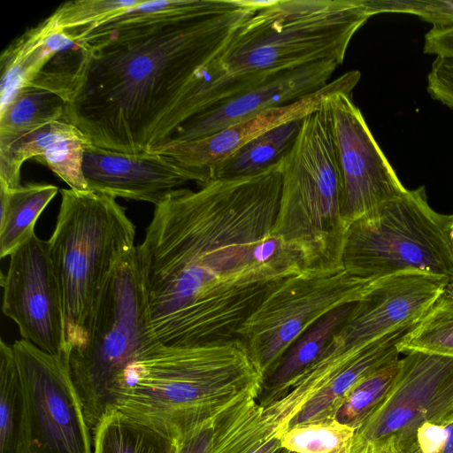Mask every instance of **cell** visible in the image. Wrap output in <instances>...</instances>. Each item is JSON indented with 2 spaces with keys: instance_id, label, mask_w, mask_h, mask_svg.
I'll return each instance as SVG.
<instances>
[{
  "instance_id": "cell-25",
  "label": "cell",
  "mask_w": 453,
  "mask_h": 453,
  "mask_svg": "<svg viewBox=\"0 0 453 453\" xmlns=\"http://www.w3.org/2000/svg\"><path fill=\"white\" fill-rule=\"evenodd\" d=\"M93 453H176L175 439L109 410L92 431Z\"/></svg>"
},
{
  "instance_id": "cell-32",
  "label": "cell",
  "mask_w": 453,
  "mask_h": 453,
  "mask_svg": "<svg viewBox=\"0 0 453 453\" xmlns=\"http://www.w3.org/2000/svg\"><path fill=\"white\" fill-rule=\"evenodd\" d=\"M414 453H453V420L421 426L416 434Z\"/></svg>"
},
{
  "instance_id": "cell-24",
  "label": "cell",
  "mask_w": 453,
  "mask_h": 453,
  "mask_svg": "<svg viewBox=\"0 0 453 453\" xmlns=\"http://www.w3.org/2000/svg\"><path fill=\"white\" fill-rule=\"evenodd\" d=\"M66 100L52 89L29 83L0 108V136H16L64 119Z\"/></svg>"
},
{
  "instance_id": "cell-20",
  "label": "cell",
  "mask_w": 453,
  "mask_h": 453,
  "mask_svg": "<svg viewBox=\"0 0 453 453\" xmlns=\"http://www.w3.org/2000/svg\"><path fill=\"white\" fill-rule=\"evenodd\" d=\"M76 42L47 17L12 41L0 58V108L29 84L58 55Z\"/></svg>"
},
{
  "instance_id": "cell-16",
  "label": "cell",
  "mask_w": 453,
  "mask_h": 453,
  "mask_svg": "<svg viewBox=\"0 0 453 453\" xmlns=\"http://www.w3.org/2000/svg\"><path fill=\"white\" fill-rule=\"evenodd\" d=\"M361 74L349 71L319 91L291 104L272 108L200 139L168 143L151 153L169 156L199 173L205 183L212 180L214 168L241 147L281 124L303 119L321 108L325 98L338 91L351 93Z\"/></svg>"
},
{
  "instance_id": "cell-37",
  "label": "cell",
  "mask_w": 453,
  "mask_h": 453,
  "mask_svg": "<svg viewBox=\"0 0 453 453\" xmlns=\"http://www.w3.org/2000/svg\"><path fill=\"white\" fill-rule=\"evenodd\" d=\"M363 453H376L372 449H365Z\"/></svg>"
},
{
  "instance_id": "cell-6",
  "label": "cell",
  "mask_w": 453,
  "mask_h": 453,
  "mask_svg": "<svg viewBox=\"0 0 453 453\" xmlns=\"http://www.w3.org/2000/svg\"><path fill=\"white\" fill-rule=\"evenodd\" d=\"M60 193L48 243L71 351L83 344L94 307L111 272L136 246L135 226L113 197L73 188Z\"/></svg>"
},
{
  "instance_id": "cell-15",
  "label": "cell",
  "mask_w": 453,
  "mask_h": 453,
  "mask_svg": "<svg viewBox=\"0 0 453 453\" xmlns=\"http://www.w3.org/2000/svg\"><path fill=\"white\" fill-rule=\"evenodd\" d=\"M83 174L92 192L155 206L188 181L205 184L199 173L172 157L125 153L90 142L85 146Z\"/></svg>"
},
{
  "instance_id": "cell-27",
  "label": "cell",
  "mask_w": 453,
  "mask_h": 453,
  "mask_svg": "<svg viewBox=\"0 0 453 453\" xmlns=\"http://www.w3.org/2000/svg\"><path fill=\"white\" fill-rule=\"evenodd\" d=\"M355 430L335 418L302 424L280 437V446L292 453H350Z\"/></svg>"
},
{
  "instance_id": "cell-12",
  "label": "cell",
  "mask_w": 453,
  "mask_h": 453,
  "mask_svg": "<svg viewBox=\"0 0 453 453\" xmlns=\"http://www.w3.org/2000/svg\"><path fill=\"white\" fill-rule=\"evenodd\" d=\"M449 282L443 277L415 272L376 280L311 365L327 374L338 372L367 344L418 323Z\"/></svg>"
},
{
  "instance_id": "cell-35",
  "label": "cell",
  "mask_w": 453,
  "mask_h": 453,
  "mask_svg": "<svg viewBox=\"0 0 453 453\" xmlns=\"http://www.w3.org/2000/svg\"><path fill=\"white\" fill-rule=\"evenodd\" d=\"M424 52L453 59V26L429 30L424 39Z\"/></svg>"
},
{
  "instance_id": "cell-38",
  "label": "cell",
  "mask_w": 453,
  "mask_h": 453,
  "mask_svg": "<svg viewBox=\"0 0 453 453\" xmlns=\"http://www.w3.org/2000/svg\"><path fill=\"white\" fill-rule=\"evenodd\" d=\"M451 236H452V242H453V223H452V227H451Z\"/></svg>"
},
{
  "instance_id": "cell-28",
  "label": "cell",
  "mask_w": 453,
  "mask_h": 453,
  "mask_svg": "<svg viewBox=\"0 0 453 453\" xmlns=\"http://www.w3.org/2000/svg\"><path fill=\"white\" fill-rule=\"evenodd\" d=\"M21 390L12 346L0 342V453H17Z\"/></svg>"
},
{
  "instance_id": "cell-33",
  "label": "cell",
  "mask_w": 453,
  "mask_h": 453,
  "mask_svg": "<svg viewBox=\"0 0 453 453\" xmlns=\"http://www.w3.org/2000/svg\"><path fill=\"white\" fill-rule=\"evenodd\" d=\"M219 418L196 424L177 436L176 453H211Z\"/></svg>"
},
{
  "instance_id": "cell-22",
  "label": "cell",
  "mask_w": 453,
  "mask_h": 453,
  "mask_svg": "<svg viewBox=\"0 0 453 453\" xmlns=\"http://www.w3.org/2000/svg\"><path fill=\"white\" fill-rule=\"evenodd\" d=\"M356 303L329 311L291 343L274 368L265 377L263 389H266L265 395L290 382L320 356L334 334L349 319Z\"/></svg>"
},
{
  "instance_id": "cell-3",
  "label": "cell",
  "mask_w": 453,
  "mask_h": 453,
  "mask_svg": "<svg viewBox=\"0 0 453 453\" xmlns=\"http://www.w3.org/2000/svg\"><path fill=\"white\" fill-rule=\"evenodd\" d=\"M370 17L364 0L263 2L197 73L185 121L283 72L323 60L341 65Z\"/></svg>"
},
{
  "instance_id": "cell-18",
  "label": "cell",
  "mask_w": 453,
  "mask_h": 453,
  "mask_svg": "<svg viewBox=\"0 0 453 453\" xmlns=\"http://www.w3.org/2000/svg\"><path fill=\"white\" fill-rule=\"evenodd\" d=\"M88 140L70 122L61 119L16 136H0V185L21 186V166L34 159L47 166L70 188L90 191L83 174Z\"/></svg>"
},
{
  "instance_id": "cell-4",
  "label": "cell",
  "mask_w": 453,
  "mask_h": 453,
  "mask_svg": "<svg viewBox=\"0 0 453 453\" xmlns=\"http://www.w3.org/2000/svg\"><path fill=\"white\" fill-rule=\"evenodd\" d=\"M265 375L239 340L191 347L157 344L110 390L109 410L169 438L258 398Z\"/></svg>"
},
{
  "instance_id": "cell-9",
  "label": "cell",
  "mask_w": 453,
  "mask_h": 453,
  "mask_svg": "<svg viewBox=\"0 0 453 453\" xmlns=\"http://www.w3.org/2000/svg\"><path fill=\"white\" fill-rule=\"evenodd\" d=\"M405 354L388 394L355 430L350 453H414L421 426L453 420V357Z\"/></svg>"
},
{
  "instance_id": "cell-10",
  "label": "cell",
  "mask_w": 453,
  "mask_h": 453,
  "mask_svg": "<svg viewBox=\"0 0 453 453\" xmlns=\"http://www.w3.org/2000/svg\"><path fill=\"white\" fill-rule=\"evenodd\" d=\"M12 346L21 390L17 453H93L92 431L68 359L24 339Z\"/></svg>"
},
{
  "instance_id": "cell-5",
  "label": "cell",
  "mask_w": 453,
  "mask_h": 453,
  "mask_svg": "<svg viewBox=\"0 0 453 453\" xmlns=\"http://www.w3.org/2000/svg\"><path fill=\"white\" fill-rule=\"evenodd\" d=\"M281 173L274 236L301 254L307 270L343 267L349 227L342 215L341 174L323 105L303 118L294 146L281 161Z\"/></svg>"
},
{
  "instance_id": "cell-30",
  "label": "cell",
  "mask_w": 453,
  "mask_h": 453,
  "mask_svg": "<svg viewBox=\"0 0 453 453\" xmlns=\"http://www.w3.org/2000/svg\"><path fill=\"white\" fill-rule=\"evenodd\" d=\"M142 0H77L63 3L49 16L55 26L72 35L94 28Z\"/></svg>"
},
{
  "instance_id": "cell-23",
  "label": "cell",
  "mask_w": 453,
  "mask_h": 453,
  "mask_svg": "<svg viewBox=\"0 0 453 453\" xmlns=\"http://www.w3.org/2000/svg\"><path fill=\"white\" fill-rule=\"evenodd\" d=\"M303 119L290 120L254 138L220 162L212 180L254 175L279 163L294 146Z\"/></svg>"
},
{
  "instance_id": "cell-26",
  "label": "cell",
  "mask_w": 453,
  "mask_h": 453,
  "mask_svg": "<svg viewBox=\"0 0 453 453\" xmlns=\"http://www.w3.org/2000/svg\"><path fill=\"white\" fill-rule=\"evenodd\" d=\"M399 350H422L453 357V281L449 282Z\"/></svg>"
},
{
  "instance_id": "cell-36",
  "label": "cell",
  "mask_w": 453,
  "mask_h": 453,
  "mask_svg": "<svg viewBox=\"0 0 453 453\" xmlns=\"http://www.w3.org/2000/svg\"><path fill=\"white\" fill-rule=\"evenodd\" d=\"M280 449H281L280 441L275 439L264 443L251 453H275Z\"/></svg>"
},
{
  "instance_id": "cell-31",
  "label": "cell",
  "mask_w": 453,
  "mask_h": 453,
  "mask_svg": "<svg viewBox=\"0 0 453 453\" xmlns=\"http://www.w3.org/2000/svg\"><path fill=\"white\" fill-rule=\"evenodd\" d=\"M372 16L407 13L433 24V27L453 26V1L448 0H364Z\"/></svg>"
},
{
  "instance_id": "cell-13",
  "label": "cell",
  "mask_w": 453,
  "mask_h": 453,
  "mask_svg": "<svg viewBox=\"0 0 453 453\" xmlns=\"http://www.w3.org/2000/svg\"><path fill=\"white\" fill-rule=\"evenodd\" d=\"M329 119L342 180V215L349 227L375 212L406 188L373 138L350 93L328 95Z\"/></svg>"
},
{
  "instance_id": "cell-17",
  "label": "cell",
  "mask_w": 453,
  "mask_h": 453,
  "mask_svg": "<svg viewBox=\"0 0 453 453\" xmlns=\"http://www.w3.org/2000/svg\"><path fill=\"white\" fill-rule=\"evenodd\" d=\"M338 65L336 61L323 60L279 73L192 118L168 143L209 136L266 110L298 101L328 84Z\"/></svg>"
},
{
  "instance_id": "cell-7",
  "label": "cell",
  "mask_w": 453,
  "mask_h": 453,
  "mask_svg": "<svg viewBox=\"0 0 453 453\" xmlns=\"http://www.w3.org/2000/svg\"><path fill=\"white\" fill-rule=\"evenodd\" d=\"M159 343L135 246L111 272L94 307L83 344L69 355L70 374L91 431L109 409L116 379Z\"/></svg>"
},
{
  "instance_id": "cell-2",
  "label": "cell",
  "mask_w": 453,
  "mask_h": 453,
  "mask_svg": "<svg viewBox=\"0 0 453 453\" xmlns=\"http://www.w3.org/2000/svg\"><path fill=\"white\" fill-rule=\"evenodd\" d=\"M262 4L142 1L69 35L81 55L64 119L104 149L151 153L167 144L181 126L197 73Z\"/></svg>"
},
{
  "instance_id": "cell-1",
  "label": "cell",
  "mask_w": 453,
  "mask_h": 453,
  "mask_svg": "<svg viewBox=\"0 0 453 453\" xmlns=\"http://www.w3.org/2000/svg\"><path fill=\"white\" fill-rule=\"evenodd\" d=\"M281 161L254 175L213 179L197 190L178 188L155 206L137 247L161 344L238 339L265 297L306 270L301 254L273 233Z\"/></svg>"
},
{
  "instance_id": "cell-8",
  "label": "cell",
  "mask_w": 453,
  "mask_h": 453,
  "mask_svg": "<svg viewBox=\"0 0 453 453\" xmlns=\"http://www.w3.org/2000/svg\"><path fill=\"white\" fill-rule=\"evenodd\" d=\"M453 215L434 211L426 189H407L372 214L349 226L342 265L350 274L376 280L423 273L453 281Z\"/></svg>"
},
{
  "instance_id": "cell-19",
  "label": "cell",
  "mask_w": 453,
  "mask_h": 453,
  "mask_svg": "<svg viewBox=\"0 0 453 453\" xmlns=\"http://www.w3.org/2000/svg\"><path fill=\"white\" fill-rule=\"evenodd\" d=\"M418 323L386 334L355 353L329 384L306 403L292 420L288 429L302 424L334 418L347 394L359 380L399 359L400 343Z\"/></svg>"
},
{
  "instance_id": "cell-11",
  "label": "cell",
  "mask_w": 453,
  "mask_h": 453,
  "mask_svg": "<svg viewBox=\"0 0 453 453\" xmlns=\"http://www.w3.org/2000/svg\"><path fill=\"white\" fill-rule=\"evenodd\" d=\"M373 281L343 267L304 270L265 297L239 329L238 339L265 377L303 332L329 311L360 300Z\"/></svg>"
},
{
  "instance_id": "cell-29",
  "label": "cell",
  "mask_w": 453,
  "mask_h": 453,
  "mask_svg": "<svg viewBox=\"0 0 453 453\" xmlns=\"http://www.w3.org/2000/svg\"><path fill=\"white\" fill-rule=\"evenodd\" d=\"M399 360L359 380L347 394L334 418L357 429L388 394L398 374Z\"/></svg>"
},
{
  "instance_id": "cell-34",
  "label": "cell",
  "mask_w": 453,
  "mask_h": 453,
  "mask_svg": "<svg viewBox=\"0 0 453 453\" xmlns=\"http://www.w3.org/2000/svg\"><path fill=\"white\" fill-rule=\"evenodd\" d=\"M427 91L434 99L453 109V59L436 57L427 75Z\"/></svg>"
},
{
  "instance_id": "cell-14",
  "label": "cell",
  "mask_w": 453,
  "mask_h": 453,
  "mask_svg": "<svg viewBox=\"0 0 453 453\" xmlns=\"http://www.w3.org/2000/svg\"><path fill=\"white\" fill-rule=\"evenodd\" d=\"M1 284L3 312L16 323L22 339L69 360L61 292L48 241L34 234L13 251Z\"/></svg>"
},
{
  "instance_id": "cell-21",
  "label": "cell",
  "mask_w": 453,
  "mask_h": 453,
  "mask_svg": "<svg viewBox=\"0 0 453 453\" xmlns=\"http://www.w3.org/2000/svg\"><path fill=\"white\" fill-rule=\"evenodd\" d=\"M58 191L51 184L29 183L16 188L0 185V257L15 251L35 232L38 218Z\"/></svg>"
}]
</instances>
